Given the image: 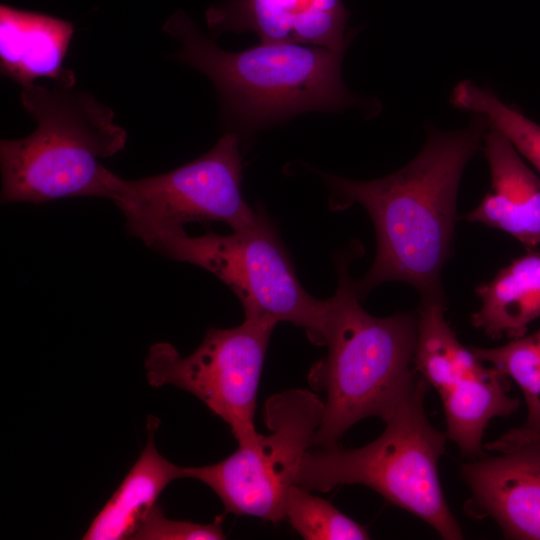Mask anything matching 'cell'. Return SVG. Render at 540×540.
<instances>
[{"label": "cell", "instance_id": "1", "mask_svg": "<svg viewBox=\"0 0 540 540\" xmlns=\"http://www.w3.org/2000/svg\"><path fill=\"white\" fill-rule=\"evenodd\" d=\"M489 126L484 116L473 114L463 129L432 133L415 158L380 179L355 181L321 174L333 210L357 203L375 227L373 264L353 282L360 300L388 281L408 283L421 299L446 300L441 272L452 254L459 184Z\"/></svg>", "mask_w": 540, "mask_h": 540}, {"label": "cell", "instance_id": "2", "mask_svg": "<svg viewBox=\"0 0 540 540\" xmlns=\"http://www.w3.org/2000/svg\"><path fill=\"white\" fill-rule=\"evenodd\" d=\"M163 30L181 43L172 58L210 79L223 119L243 133L305 112L338 111L358 103L342 78L345 51L286 43L226 51L183 11L171 15Z\"/></svg>", "mask_w": 540, "mask_h": 540}, {"label": "cell", "instance_id": "3", "mask_svg": "<svg viewBox=\"0 0 540 540\" xmlns=\"http://www.w3.org/2000/svg\"><path fill=\"white\" fill-rule=\"evenodd\" d=\"M350 257H340L338 287L331 307L325 345L308 381L325 392V411L312 447H330L367 417L386 422L413 392L420 375L413 368L416 312L375 317L366 312L349 276Z\"/></svg>", "mask_w": 540, "mask_h": 540}, {"label": "cell", "instance_id": "4", "mask_svg": "<svg viewBox=\"0 0 540 540\" xmlns=\"http://www.w3.org/2000/svg\"><path fill=\"white\" fill-rule=\"evenodd\" d=\"M20 101L36 127L26 137L0 141L1 202L108 199L112 171L102 160L127 142L112 108L75 87L36 83L21 88Z\"/></svg>", "mask_w": 540, "mask_h": 540}, {"label": "cell", "instance_id": "5", "mask_svg": "<svg viewBox=\"0 0 540 540\" xmlns=\"http://www.w3.org/2000/svg\"><path fill=\"white\" fill-rule=\"evenodd\" d=\"M428 385L420 377L413 392L385 422L382 434L367 445L307 450L295 485L320 492L339 485H363L426 522L443 539H462L440 483L439 461L446 453L448 438L427 417Z\"/></svg>", "mask_w": 540, "mask_h": 540}, {"label": "cell", "instance_id": "6", "mask_svg": "<svg viewBox=\"0 0 540 540\" xmlns=\"http://www.w3.org/2000/svg\"><path fill=\"white\" fill-rule=\"evenodd\" d=\"M154 251L214 274L238 297L246 318L292 323L303 328L313 344L325 345L331 300H318L306 292L262 209L247 228L228 235L183 233Z\"/></svg>", "mask_w": 540, "mask_h": 540}, {"label": "cell", "instance_id": "7", "mask_svg": "<svg viewBox=\"0 0 540 540\" xmlns=\"http://www.w3.org/2000/svg\"><path fill=\"white\" fill-rule=\"evenodd\" d=\"M239 144V135L230 131L208 152L171 171L138 179L112 173L108 199L121 210L130 235L153 250L193 222L247 228L257 210L242 195Z\"/></svg>", "mask_w": 540, "mask_h": 540}, {"label": "cell", "instance_id": "8", "mask_svg": "<svg viewBox=\"0 0 540 540\" xmlns=\"http://www.w3.org/2000/svg\"><path fill=\"white\" fill-rule=\"evenodd\" d=\"M324 411V400L308 390L276 393L264 404L268 435L259 434L255 442L239 446L218 463L183 467L184 478L209 486L223 502L225 513L278 524L285 520L288 492Z\"/></svg>", "mask_w": 540, "mask_h": 540}, {"label": "cell", "instance_id": "9", "mask_svg": "<svg viewBox=\"0 0 540 540\" xmlns=\"http://www.w3.org/2000/svg\"><path fill=\"white\" fill-rule=\"evenodd\" d=\"M276 324L245 317L233 328H209L187 357L170 343H155L145 360L147 380L155 388L173 385L193 394L230 427L239 446L252 444L259 436L256 396Z\"/></svg>", "mask_w": 540, "mask_h": 540}, {"label": "cell", "instance_id": "10", "mask_svg": "<svg viewBox=\"0 0 540 540\" xmlns=\"http://www.w3.org/2000/svg\"><path fill=\"white\" fill-rule=\"evenodd\" d=\"M497 452L462 465L470 491L464 511L494 520L505 538L540 540V440L516 442Z\"/></svg>", "mask_w": 540, "mask_h": 540}, {"label": "cell", "instance_id": "11", "mask_svg": "<svg viewBox=\"0 0 540 540\" xmlns=\"http://www.w3.org/2000/svg\"><path fill=\"white\" fill-rule=\"evenodd\" d=\"M349 17L342 0H225L206 11L207 26L216 36L251 31L264 44H302L336 51H346L350 44Z\"/></svg>", "mask_w": 540, "mask_h": 540}, {"label": "cell", "instance_id": "12", "mask_svg": "<svg viewBox=\"0 0 540 540\" xmlns=\"http://www.w3.org/2000/svg\"><path fill=\"white\" fill-rule=\"evenodd\" d=\"M491 174L490 190L465 220L506 232L527 249L540 246V176L496 129L483 141Z\"/></svg>", "mask_w": 540, "mask_h": 540}, {"label": "cell", "instance_id": "13", "mask_svg": "<svg viewBox=\"0 0 540 540\" xmlns=\"http://www.w3.org/2000/svg\"><path fill=\"white\" fill-rule=\"evenodd\" d=\"M73 34L69 21L1 4V73L21 88L41 78L56 86L75 87L74 72L64 66Z\"/></svg>", "mask_w": 540, "mask_h": 540}, {"label": "cell", "instance_id": "14", "mask_svg": "<svg viewBox=\"0 0 540 540\" xmlns=\"http://www.w3.org/2000/svg\"><path fill=\"white\" fill-rule=\"evenodd\" d=\"M160 420L147 418V442L126 477L92 520L82 539H132L169 483L184 478L183 467L164 458L155 445Z\"/></svg>", "mask_w": 540, "mask_h": 540}, {"label": "cell", "instance_id": "15", "mask_svg": "<svg viewBox=\"0 0 540 540\" xmlns=\"http://www.w3.org/2000/svg\"><path fill=\"white\" fill-rule=\"evenodd\" d=\"M475 292L482 302L471 316L475 328L493 339L526 335L540 318V253L517 258Z\"/></svg>", "mask_w": 540, "mask_h": 540}, {"label": "cell", "instance_id": "16", "mask_svg": "<svg viewBox=\"0 0 540 540\" xmlns=\"http://www.w3.org/2000/svg\"><path fill=\"white\" fill-rule=\"evenodd\" d=\"M508 390L506 376L489 365L439 393L446 419L445 433L464 456H484L482 440L489 422L518 410L520 401L511 397Z\"/></svg>", "mask_w": 540, "mask_h": 540}, {"label": "cell", "instance_id": "17", "mask_svg": "<svg viewBox=\"0 0 540 540\" xmlns=\"http://www.w3.org/2000/svg\"><path fill=\"white\" fill-rule=\"evenodd\" d=\"M446 300L421 299L416 311L413 368L438 393L485 365L458 340L445 319Z\"/></svg>", "mask_w": 540, "mask_h": 540}, {"label": "cell", "instance_id": "18", "mask_svg": "<svg viewBox=\"0 0 540 540\" xmlns=\"http://www.w3.org/2000/svg\"><path fill=\"white\" fill-rule=\"evenodd\" d=\"M450 102L457 109L484 116L540 174V125L506 105L492 91L470 80L455 85Z\"/></svg>", "mask_w": 540, "mask_h": 540}, {"label": "cell", "instance_id": "19", "mask_svg": "<svg viewBox=\"0 0 540 540\" xmlns=\"http://www.w3.org/2000/svg\"><path fill=\"white\" fill-rule=\"evenodd\" d=\"M483 363L498 369L521 389L527 420L522 429L540 432V347L534 334L512 339L496 348H472Z\"/></svg>", "mask_w": 540, "mask_h": 540}, {"label": "cell", "instance_id": "20", "mask_svg": "<svg viewBox=\"0 0 540 540\" xmlns=\"http://www.w3.org/2000/svg\"><path fill=\"white\" fill-rule=\"evenodd\" d=\"M285 520L307 540L370 539L366 527L343 514L330 502L295 484L287 495Z\"/></svg>", "mask_w": 540, "mask_h": 540}, {"label": "cell", "instance_id": "21", "mask_svg": "<svg viewBox=\"0 0 540 540\" xmlns=\"http://www.w3.org/2000/svg\"><path fill=\"white\" fill-rule=\"evenodd\" d=\"M219 515L213 523L198 524L190 521L171 520L156 505L145 518L132 539L134 540H221L226 536Z\"/></svg>", "mask_w": 540, "mask_h": 540}, {"label": "cell", "instance_id": "22", "mask_svg": "<svg viewBox=\"0 0 540 540\" xmlns=\"http://www.w3.org/2000/svg\"><path fill=\"white\" fill-rule=\"evenodd\" d=\"M539 439L540 432L534 433L526 431L522 428L511 430L503 434L500 438L485 445L487 450L498 451L499 449L524 440Z\"/></svg>", "mask_w": 540, "mask_h": 540}, {"label": "cell", "instance_id": "23", "mask_svg": "<svg viewBox=\"0 0 540 540\" xmlns=\"http://www.w3.org/2000/svg\"><path fill=\"white\" fill-rule=\"evenodd\" d=\"M537 343L540 347V329L534 333Z\"/></svg>", "mask_w": 540, "mask_h": 540}]
</instances>
